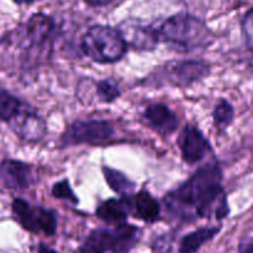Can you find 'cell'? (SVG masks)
<instances>
[{"instance_id": "obj_1", "label": "cell", "mask_w": 253, "mask_h": 253, "mask_svg": "<svg viewBox=\"0 0 253 253\" xmlns=\"http://www.w3.org/2000/svg\"><path fill=\"white\" fill-rule=\"evenodd\" d=\"M221 183L222 172L216 162L203 166L187 182L166 195L168 212L185 221L198 217L225 219L230 208Z\"/></svg>"}, {"instance_id": "obj_2", "label": "cell", "mask_w": 253, "mask_h": 253, "mask_svg": "<svg viewBox=\"0 0 253 253\" xmlns=\"http://www.w3.org/2000/svg\"><path fill=\"white\" fill-rule=\"evenodd\" d=\"M158 41L175 48L193 51L211 43L212 35L205 22L189 14H178L166 20L157 30Z\"/></svg>"}, {"instance_id": "obj_3", "label": "cell", "mask_w": 253, "mask_h": 253, "mask_svg": "<svg viewBox=\"0 0 253 253\" xmlns=\"http://www.w3.org/2000/svg\"><path fill=\"white\" fill-rule=\"evenodd\" d=\"M141 231L133 225H116L90 232L74 253H128L137 245Z\"/></svg>"}, {"instance_id": "obj_4", "label": "cell", "mask_w": 253, "mask_h": 253, "mask_svg": "<svg viewBox=\"0 0 253 253\" xmlns=\"http://www.w3.org/2000/svg\"><path fill=\"white\" fill-rule=\"evenodd\" d=\"M83 53L98 63H114L125 56L127 44L120 31L110 26L90 27L82 39Z\"/></svg>"}, {"instance_id": "obj_5", "label": "cell", "mask_w": 253, "mask_h": 253, "mask_svg": "<svg viewBox=\"0 0 253 253\" xmlns=\"http://www.w3.org/2000/svg\"><path fill=\"white\" fill-rule=\"evenodd\" d=\"M11 209L16 221L27 231L44 234L47 236H52L56 232L57 220L49 210L42 207H34L22 199H15Z\"/></svg>"}, {"instance_id": "obj_6", "label": "cell", "mask_w": 253, "mask_h": 253, "mask_svg": "<svg viewBox=\"0 0 253 253\" xmlns=\"http://www.w3.org/2000/svg\"><path fill=\"white\" fill-rule=\"evenodd\" d=\"M114 128L106 121H76L62 137L64 145H101L113 138Z\"/></svg>"}, {"instance_id": "obj_7", "label": "cell", "mask_w": 253, "mask_h": 253, "mask_svg": "<svg viewBox=\"0 0 253 253\" xmlns=\"http://www.w3.org/2000/svg\"><path fill=\"white\" fill-rule=\"evenodd\" d=\"M209 71V64L203 61L170 62L161 69L158 78L174 86H187L204 78Z\"/></svg>"}, {"instance_id": "obj_8", "label": "cell", "mask_w": 253, "mask_h": 253, "mask_svg": "<svg viewBox=\"0 0 253 253\" xmlns=\"http://www.w3.org/2000/svg\"><path fill=\"white\" fill-rule=\"evenodd\" d=\"M10 127L20 138L29 142H37L46 135L47 126L43 119L26 105H22L12 120L9 121Z\"/></svg>"}, {"instance_id": "obj_9", "label": "cell", "mask_w": 253, "mask_h": 253, "mask_svg": "<svg viewBox=\"0 0 253 253\" xmlns=\"http://www.w3.org/2000/svg\"><path fill=\"white\" fill-rule=\"evenodd\" d=\"M178 146L182 152L183 160L189 165H194L202 161L208 152L211 151V146L202 131L192 125L183 128L178 138Z\"/></svg>"}, {"instance_id": "obj_10", "label": "cell", "mask_w": 253, "mask_h": 253, "mask_svg": "<svg viewBox=\"0 0 253 253\" xmlns=\"http://www.w3.org/2000/svg\"><path fill=\"white\" fill-rule=\"evenodd\" d=\"M34 182L31 166L7 160L0 165V185L7 189H26Z\"/></svg>"}, {"instance_id": "obj_11", "label": "cell", "mask_w": 253, "mask_h": 253, "mask_svg": "<svg viewBox=\"0 0 253 253\" xmlns=\"http://www.w3.org/2000/svg\"><path fill=\"white\" fill-rule=\"evenodd\" d=\"M146 123L163 136L170 135L179 125L177 115L163 104H153L145 110Z\"/></svg>"}, {"instance_id": "obj_12", "label": "cell", "mask_w": 253, "mask_h": 253, "mask_svg": "<svg viewBox=\"0 0 253 253\" xmlns=\"http://www.w3.org/2000/svg\"><path fill=\"white\" fill-rule=\"evenodd\" d=\"M125 40L126 44L136 47L140 49H152L157 44V31L151 27L143 26L136 22H125L123 29L119 30Z\"/></svg>"}, {"instance_id": "obj_13", "label": "cell", "mask_w": 253, "mask_h": 253, "mask_svg": "<svg viewBox=\"0 0 253 253\" xmlns=\"http://www.w3.org/2000/svg\"><path fill=\"white\" fill-rule=\"evenodd\" d=\"M128 198L131 214L146 222H155L160 217L161 207L157 200L148 192L142 190L135 197Z\"/></svg>"}, {"instance_id": "obj_14", "label": "cell", "mask_w": 253, "mask_h": 253, "mask_svg": "<svg viewBox=\"0 0 253 253\" xmlns=\"http://www.w3.org/2000/svg\"><path fill=\"white\" fill-rule=\"evenodd\" d=\"M54 31V22L43 14H35L26 25L27 41L32 46L46 43Z\"/></svg>"}, {"instance_id": "obj_15", "label": "cell", "mask_w": 253, "mask_h": 253, "mask_svg": "<svg viewBox=\"0 0 253 253\" xmlns=\"http://www.w3.org/2000/svg\"><path fill=\"white\" fill-rule=\"evenodd\" d=\"M130 214L131 209L127 197L123 199H109L96 209V215L99 219L114 225L125 224Z\"/></svg>"}, {"instance_id": "obj_16", "label": "cell", "mask_w": 253, "mask_h": 253, "mask_svg": "<svg viewBox=\"0 0 253 253\" xmlns=\"http://www.w3.org/2000/svg\"><path fill=\"white\" fill-rule=\"evenodd\" d=\"M220 231V227H202L195 231L190 232L187 236H184L180 241L179 253H197L200 247L211 239H214L215 235Z\"/></svg>"}, {"instance_id": "obj_17", "label": "cell", "mask_w": 253, "mask_h": 253, "mask_svg": "<svg viewBox=\"0 0 253 253\" xmlns=\"http://www.w3.org/2000/svg\"><path fill=\"white\" fill-rule=\"evenodd\" d=\"M103 172L104 175H105V180L114 192L123 195V198H126L132 194L136 185L125 174L110 167H104Z\"/></svg>"}, {"instance_id": "obj_18", "label": "cell", "mask_w": 253, "mask_h": 253, "mask_svg": "<svg viewBox=\"0 0 253 253\" xmlns=\"http://www.w3.org/2000/svg\"><path fill=\"white\" fill-rule=\"evenodd\" d=\"M22 105L24 104L19 98L10 94L5 89L0 88V121L9 123L21 110Z\"/></svg>"}, {"instance_id": "obj_19", "label": "cell", "mask_w": 253, "mask_h": 253, "mask_svg": "<svg viewBox=\"0 0 253 253\" xmlns=\"http://www.w3.org/2000/svg\"><path fill=\"white\" fill-rule=\"evenodd\" d=\"M212 116H214V123L217 127L226 128L235 118L234 106L225 99H220L219 103L215 105Z\"/></svg>"}, {"instance_id": "obj_20", "label": "cell", "mask_w": 253, "mask_h": 253, "mask_svg": "<svg viewBox=\"0 0 253 253\" xmlns=\"http://www.w3.org/2000/svg\"><path fill=\"white\" fill-rule=\"evenodd\" d=\"M96 91H98V96L100 98V100L105 101V103H111L118 99L121 94L118 84L111 79H104V81L99 82L96 85Z\"/></svg>"}, {"instance_id": "obj_21", "label": "cell", "mask_w": 253, "mask_h": 253, "mask_svg": "<svg viewBox=\"0 0 253 253\" xmlns=\"http://www.w3.org/2000/svg\"><path fill=\"white\" fill-rule=\"evenodd\" d=\"M52 194L54 198H58V199L67 200V202H71L73 204H78V198L76 197L74 192L72 190L69 182L67 179L61 180V182L56 183L52 188Z\"/></svg>"}, {"instance_id": "obj_22", "label": "cell", "mask_w": 253, "mask_h": 253, "mask_svg": "<svg viewBox=\"0 0 253 253\" xmlns=\"http://www.w3.org/2000/svg\"><path fill=\"white\" fill-rule=\"evenodd\" d=\"M241 27L245 43L250 49H253V7L251 10H249L244 16Z\"/></svg>"}, {"instance_id": "obj_23", "label": "cell", "mask_w": 253, "mask_h": 253, "mask_svg": "<svg viewBox=\"0 0 253 253\" xmlns=\"http://www.w3.org/2000/svg\"><path fill=\"white\" fill-rule=\"evenodd\" d=\"M114 0H85V2H88L89 5H93V6H101V5L110 4Z\"/></svg>"}, {"instance_id": "obj_24", "label": "cell", "mask_w": 253, "mask_h": 253, "mask_svg": "<svg viewBox=\"0 0 253 253\" xmlns=\"http://www.w3.org/2000/svg\"><path fill=\"white\" fill-rule=\"evenodd\" d=\"M37 253H58V252L54 251V250H52L51 247L46 246V245L41 244L39 246V249H37Z\"/></svg>"}, {"instance_id": "obj_25", "label": "cell", "mask_w": 253, "mask_h": 253, "mask_svg": "<svg viewBox=\"0 0 253 253\" xmlns=\"http://www.w3.org/2000/svg\"><path fill=\"white\" fill-rule=\"evenodd\" d=\"M241 253H253V240L244 245L241 249Z\"/></svg>"}, {"instance_id": "obj_26", "label": "cell", "mask_w": 253, "mask_h": 253, "mask_svg": "<svg viewBox=\"0 0 253 253\" xmlns=\"http://www.w3.org/2000/svg\"><path fill=\"white\" fill-rule=\"evenodd\" d=\"M16 2H19V4H31V2L36 1V0H15Z\"/></svg>"}]
</instances>
